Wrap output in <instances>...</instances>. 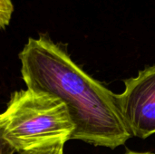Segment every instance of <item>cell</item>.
Wrapping results in <instances>:
<instances>
[{
    "label": "cell",
    "instance_id": "5b68a950",
    "mask_svg": "<svg viewBox=\"0 0 155 154\" xmlns=\"http://www.w3.org/2000/svg\"><path fill=\"white\" fill-rule=\"evenodd\" d=\"M64 144H56L53 146L36 148L27 151L17 152L16 154H64Z\"/></svg>",
    "mask_w": 155,
    "mask_h": 154
},
{
    "label": "cell",
    "instance_id": "277c9868",
    "mask_svg": "<svg viewBox=\"0 0 155 154\" xmlns=\"http://www.w3.org/2000/svg\"><path fill=\"white\" fill-rule=\"evenodd\" d=\"M13 12L12 0H0V29H4L9 25Z\"/></svg>",
    "mask_w": 155,
    "mask_h": 154
},
{
    "label": "cell",
    "instance_id": "7a4b0ae2",
    "mask_svg": "<svg viewBox=\"0 0 155 154\" xmlns=\"http://www.w3.org/2000/svg\"><path fill=\"white\" fill-rule=\"evenodd\" d=\"M3 138L15 152L64 144L74 126L62 101L46 93L30 89L11 95L0 113Z\"/></svg>",
    "mask_w": 155,
    "mask_h": 154
},
{
    "label": "cell",
    "instance_id": "6da1fadb",
    "mask_svg": "<svg viewBox=\"0 0 155 154\" xmlns=\"http://www.w3.org/2000/svg\"><path fill=\"white\" fill-rule=\"evenodd\" d=\"M19 59L27 89L54 95L66 106L74 126L71 140L115 149L132 137L117 94L87 74L46 35L30 37Z\"/></svg>",
    "mask_w": 155,
    "mask_h": 154
},
{
    "label": "cell",
    "instance_id": "3957f363",
    "mask_svg": "<svg viewBox=\"0 0 155 154\" xmlns=\"http://www.w3.org/2000/svg\"><path fill=\"white\" fill-rule=\"evenodd\" d=\"M117 94L120 111L132 136L146 139L155 133V65L124 81Z\"/></svg>",
    "mask_w": 155,
    "mask_h": 154
},
{
    "label": "cell",
    "instance_id": "52a82bcc",
    "mask_svg": "<svg viewBox=\"0 0 155 154\" xmlns=\"http://www.w3.org/2000/svg\"><path fill=\"white\" fill-rule=\"evenodd\" d=\"M125 154H153L151 152H128Z\"/></svg>",
    "mask_w": 155,
    "mask_h": 154
},
{
    "label": "cell",
    "instance_id": "8992f818",
    "mask_svg": "<svg viewBox=\"0 0 155 154\" xmlns=\"http://www.w3.org/2000/svg\"><path fill=\"white\" fill-rule=\"evenodd\" d=\"M16 153L15 150L10 146L3 138L2 133V127L0 124V154H15Z\"/></svg>",
    "mask_w": 155,
    "mask_h": 154
}]
</instances>
